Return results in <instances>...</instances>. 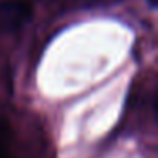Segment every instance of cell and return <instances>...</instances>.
<instances>
[{"mask_svg": "<svg viewBox=\"0 0 158 158\" xmlns=\"http://www.w3.org/2000/svg\"><path fill=\"white\" fill-rule=\"evenodd\" d=\"M29 0H0V32H12L31 17Z\"/></svg>", "mask_w": 158, "mask_h": 158, "instance_id": "1", "label": "cell"}, {"mask_svg": "<svg viewBox=\"0 0 158 158\" xmlns=\"http://www.w3.org/2000/svg\"><path fill=\"white\" fill-rule=\"evenodd\" d=\"M0 158H10V146H9V126L0 123Z\"/></svg>", "mask_w": 158, "mask_h": 158, "instance_id": "2", "label": "cell"}]
</instances>
